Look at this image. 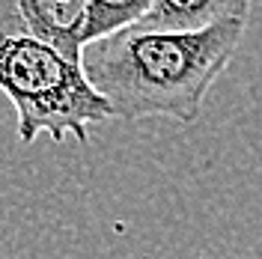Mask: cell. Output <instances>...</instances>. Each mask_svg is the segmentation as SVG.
<instances>
[{
    "mask_svg": "<svg viewBox=\"0 0 262 259\" xmlns=\"http://www.w3.org/2000/svg\"><path fill=\"white\" fill-rule=\"evenodd\" d=\"M90 0H0V36H33L83 57V27Z\"/></svg>",
    "mask_w": 262,
    "mask_h": 259,
    "instance_id": "3",
    "label": "cell"
},
{
    "mask_svg": "<svg viewBox=\"0 0 262 259\" xmlns=\"http://www.w3.org/2000/svg\"><path fill=\"white\" fill-rule=\"evenodd\" d=\"M152 3L155 0H90L83 45L125 30V27H137L152 12Z\"/></svg>",
    "mask_w": 262,
    "mask_h": 259,
    "instance_id": "5",
    "label": "cell"
},
{
    "mask_svg": "<svg viewBox=\"0 0 262 259\" xmlns=\"http://www.w3.org/2000/svg\"><path fill=\"white\" fill-rule=\"evenodd\" d=\"M227 18H250V0H155L137 27L203 30Z\"/></svg>",
    "mask_w": 262,
    "mask_h": 259,
    "instance_id": "4",
    "label": "cell"
},
{
    "mask_svg": "<svg viewBox=\"0 0 262 259\" xmlns=\"http://www.w3.org/2000/svg\"><path fill=\"white\" fill-rule=\"evenodd\" d=\"M247 18L203 30L125 27L83 45V72L116 119L164 116L191 125L242 45Z\"/></svg>",
    "mask_w": 262,
    "mask_h": 259,
    "instance_id": "1",
    "label": "cell"
},
{
    "mask_svg": "<svg viewBox=\"0 0 262 259\" xmlns=\"http://www.w3.org/2000/svg\"><path fill=\"white\" fill-rule=\"evenodd\" d=\"M0 93L15 107L21 143L39 134L54 143L66 137L90 143V125L116 119L111 101L86 78L83 60L33 36H0Z\"/></svg>",
    "mask_w": 262,
    "mask_h": 259,
    "instance_id": "2",
    "label": "cell"
}]
</instances>
